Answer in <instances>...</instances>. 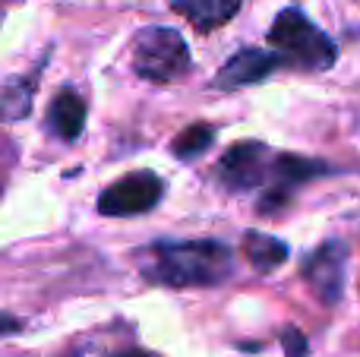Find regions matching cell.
I'll return each mask as SVG.
<instances>
[{
    "instance_id": "6da1fadb",
    "label": "cell",
    "mask_w": 360,
    "mask_h": 357,
    "mask_svg": "<svg viewBox=\"0 0 360 357\" xmlns=\"http://www.w3.org/2000/svg\"><path fill=\"white\" fill-rule=\"evenodd\" d=\"M149 275L155 282L174 285H218L231 275V250L215 240H184L158 244L152 250Z\"/></svg>"
},
{
    "instance_id": "7a4b0ae2",
    "label": "cell",
    "mask_w": 360,
    "mask_h": 357,
    "mask_svg": "<svg viewBox=\"0 0 360 357\" xmlns=\"http://www.w3.org/2000/svg\"><path fill=\"white\" fill-rule=\"evenodd\" d=\"M269 41L275 44L278 67L323 73L335 63V41L316 22H310L297 6H288L275 16L272 29H269Z\"/></svg>"
},
{
    "instance_id": "3957f363",
    "label": "cell",
    "mask_w": 360,
    "mask_h": 357,
    "mask_svg": "<svg viewBox=\"0 0 360 357\" xmlns=\"http://www.w3.org/2000/svg\"><path fill=\"white\" fill-rule=\"evenodd\" d=\"M133 70L143 79L168 82L190 70V48L184 35L165 25H149L133 41Z\"/></svg>"
},
{
    "instance_id": "277c9868",
    "label": "cell",
    "mask_w": 360,
    "mask_h": 357,
    "mask_svg": "<svg viewBox=\"0 0 360 357\" xmlns=\"http://www.w3.org/2000/svg\"><path fill=\"white\" fill-rule=\"evenodd\" d=\"M165 193L162 177H155L152 171H136L127 174L124 181H117L114 187H108L98 200V212L111 215V219H127V215L149 212L158 206Z\"/></svg>"
},
{
    "instance_id": "5b68a950",
    "label": "cell",
    "mask_w": 360,
    "mask_h": 357,
    "mask_svg": "<svg viewBox=\"0 0 360 357\" xmlns=\"http://www.w3.org/2000/svg\"><path fill=\"white\" fill-rule=\"evenodd\" d=\"M304 278L310 282L313 294L332 307L342 297L345 288V247L342 244H323L304 259Z\"/></svg>"
},
{
    "instance_id": "8992f818",
    "label": "cell",
    "mask_w": 360,
    "mask_h": 357,
    "mask_svg": "<svg viewBox=\"0 0 360 357\" xmlns=\"http://www.w3.org/2000/svg\"><path fill=\"white\" fill-rule=\"evenodd\" d=\"M266 145L237 143L221 158V181L234 190H250L266 181Z\"/></svg>"
},
{
    "instance_id": "52a82bcc",
    "label": "cell",
    "mask_w": 360,
    "mask_h": 357,
    "mask_svg": "<svg viewBox=\"0 0 360 357\" xmlns=\"http://www.w3.org/2000/svg\"><path fill=\"white\" fill-rule=\"evenodd\" d=\"M278 67V57L272 51H259V48H243L234 57H228L221 70H218L215 82L218 89H240V86H253L262 82L272 70Z\"/></svg>"
},
{
    "instance_id": "ba28073f",
    "label": "cell",
    "mask_w": 360,
    "mask_h": 357,
    "mask_svg": "<svg viewBox=\"0 0 360 357\" xmlns=\"http://www.w3.org/2000/svg\"><path fill=\"white\" fill-rule=\"evenodd\" d=\"M240 4L243 0H171V10L190 19V25H196L199 32H212L234 19Z\"/></svg>"
},
{
    "instance_id": "9c48e42d",
    "label": "cell",
    "mask_w": 360,
    "mask_h": 357,
    "mask_svg": "<svg viewBox=\"0 0 360 357\" xmlns=\"http://www.w3.org/2000/svg\"><path fill=\"white\" fill-rule=\"evenodd\" d=\"M48 120L60 139H76L82 133V126H86V101L67 89V92H60L54 98Z\"/></svg>"
},
{
    "instance_id": "30bf717a",
    "label": "cell",
    "mask_w": 360,
    "mask_h": 357,
    "mask_svg": "<svg viewBox=\"0 0 360 357\" xmlns=\"http://www.w3.org/2000/svg\"><path fill=\"white\" fill-rule=\"evenodd\" d=\"M243 253H247L250 266L256 272H272L288 259V247L278 238H272V234H247Z\"/></svg>"
},
{
    "instance_id": "8fae6325",
    "label": "cell",
    "mask_w": 360,
    "mask_h": 357,
    "mask_svg": "<svg viewBox=\"0 0 360 357\" xmlns=\"http://www.w3.org/2000/svg\"><path fill=\"white\" fill-rule=\"evenodd\" d=\"M212 139H215V133H212V126L205 124H193V126H184V130L174 136V155L180 162H190V158H199L205 149L212 145Z\"/></svg>"
},
{
    "instance_id": "7c38bea8",
    "label": "cell",
    "mask_w": 360,
    "mask_h": 357,
    "mask_svg": "<svg viewBox=\"0 0 360 357\" xmlns=\"http://www.w3.org/2000/svg\"><path fill=\"white\" fill-rule=\"evenodd\" d=\"M281 345H285L288 357H304L307 354V339L297 332V329H285V335H281Z\"/></svg>"
},
{
    "instance_id": "4fadbf2b",
    "label": "cell",
    "mask_w": 360,
    "mask_h": 357,
    "mask_svg": "<svg viewBox=\"0 0 360 357\" xmlns=\"http://www.w3.org/2000/svg\"><path fill=\"white\" fill-rule=\"evenodd\" d=\"M120 357H149V354H143V351H127V354H120Z\"/></svg>"
}]
</instances>
